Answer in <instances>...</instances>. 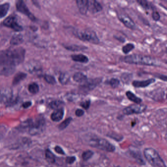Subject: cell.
I'll list each match as a JSON object with an SVG mask.
<instances>
[{
	"mask_svg": "<svg viewBox=\"0 0 167 167\" xmlns=\"http://www.w3.org/2000/svg\"><path fill=\"white\" fill-rule=\"evenodd\" d=\"M28 91H30V93L32 94H36L39 92V86L38 84L36 83H32L28 85Z\"/></svg>",
	"mask_w": 167,
	"mask_h": 167,
	"instance_id": "obj_25",
	"label": "cell"
},
{
	"mask_svg": "<svg viewBox=\"0 0 167 167\" xmlns=\"http://www.w3.org/2000/svg\"><path fill=\"white\" fill-rule=\"evenodd\" d=\"M75 35L80 40L92 44H98L100 42L99 38L97 36L95 32L92 30H77L75 32Z\"/></svg>",
	"mask_w": 167,
	"mask_h": 167,
	"instance_id": "obj_6",
	"label": "cell"
},
{
	"mask_svg": "<svg viewBox=\"0 0 167 167\" xmlns=\"http://www.w3.org/2000/svg\"><path fill=\"white\" fill-rule=\"evenodd\" d=\"M46 159L50 164H54L55 162V156L50 149H47L45 152Z\"/></svg>",
	"mask_w": 167,
	"mask_h": 167,
	"instance_id": "obj_22",
	"label": "cell"
},
{
	"mask_svg": "<svg viewBox=\"0 0 167 167\" xmlns=\"http://www.w3.org/2000/svg\"><path fill=\"white\" fill-rule=\"evenodd\" d=\"M27 74L22 72H19L14 77L12 81L13 85H16L18 84L21 81L24 80L27 77Z\"/></svg>",
	"mask_w": 167,
	"mask_h": 167,
	"instance_id": "obj_19",
	"label": "cell"
},
{
	"mask_svg": "<svg viewBox=\"0 0 167 167\" xmlns=\"http://www.w3.org/2000/svg\"><path fill=\"white\" fill-rule=\"evenodd\" d=\"M3 26L13 29L15 32H21L23 28L17 23V20L14 16L10 15L3 21Z\"/></svg>",
	"mask_w": 167,
	"mask_h": 167,
	"instance_id": "obj_8",
	"label": "cell"
},
{
	"mask_svg": "<svg viewBox=\"0 0 167 167\" xmlns=\"http://www.w3.org/2000/svg\"><path fill=\"white\" fill-rule=\"evenodd\" d=\"M94 152L91 150H87L82 154V158L84 160L87 161L92 158L93 156Z\"/></svg>",
	"mask_w": 167,
	"mask_h": 167,
	"instance_id": "obj_31",
	"label": "cell"
},
{
	"mask_svg": "<svg viewBox=\"0 0 167 167\" xmlns=\"http://www.w3.org/2000/svg\"><path fill=\"white\" fill-rule=\"evenodd\" d=\"M72 60L75 62H81L84 63H86L88 62L89 59L86 56L79 54V55H73L71 56Z\"/></svg>",
	"mask_w": 167,
	"mask_h": 167,
	"instance_id": "obj_18",
	"label": "cell"
},
{
	"mask_svg": "<svg viewBox=\"0 0 167 167\" xmlns=\"http://www.w3.org/2000/svg\"><path fill=\"white\" fill-rule=\"evenodd\" d=\"M135 48V46L133 44L128 43L124 46L122 48V51L125 55L129 54L131 51Z\"/></svg>",
	"mask_w": 167,
	"mask_h": 167,
	"instance_id": "obj_24",
	"label": "cell"
},
{
	"mask_svg": "<svg viewBox=\"0 0 167 167\" xmlns=\"http://www.w3.org/2000/svg\"><path fill=\"white\" fill-rule=\"evenodd\" d=\"M108 84L113 88H116L119 86L120 81L118 79L112 78L109 81Z\"/></svg>",
	"mask_w": 167,
	"mask_h": 167,
	"instance_id": "obj_32",
	"label": "cell"
},
{
	"mask_svg": "<svg viewBox=\"0 0 167 167\" xmlns=\"http://www.w3.org/2000/svg\"><path fill=\"white\" fill-rule=\"evenodd\" d=\"M156 81L154 79H149L145 80H134L132 84L135 88H145Z\"/></svg>",
	"mask_w": 167,
	"mask_h": 167,
	"instance_id": "obj_12",
	"label": "cell"
},
{
	"mask_svg": "<svg viewBox=\"0 0 167 167\" xmlns=\"http://www.w3.org/2000/svg\"><path fill=\"white\" fill-rule=\"evenodd\" d=\"M63 102L60 101V100H56L53 101L51 102L50 104H49V106L51 108L53 109H59V108L63 105Z\"/></svg>",
	"mask_w": 167,
	"mask_h": 167,
	"instance_id": "obj_26",
	"label": "cell"
},
{
	"mask_svg": "<svg viewBox=\"0 0 167 167\" xmlns=\"http://www.w3.org/2000/svg\"><path fill=\"white\" fill-rule=\"evenodd\" d=\"M89 144L93 147L107 152H113L115 150L114 145L106 140L100 138H93L89 141Z\"/></svg>",
	"mask_w": 167,
	"mask_h": 167,
	"instance_id": "obj_5",
	"label": "cell"
},
{
	"mask_svg": "<svg viewBox=\"0 0 167 167\" xmlns=\"http://www.w3.org/2000/svg\"><path fill=\"white\" fill-rule=\"evenodd\" d=\"M76 160V158L74 156H69L67 157L66 158V162L67 164H72L74 163L75 161Z\"/></svg>",
	"mask_w": 167,
	"mask_h": 167,
	"instance_id": "obj_37",
	"label": "cell"
},
{
	"mask_svg": "<svg viewBox=\"0 0 167 167\" xmlns=\"http://www.w3.org/2000/svg\"><path fill=\"white\" fill-rule=\"evenodd\" d=\"M76 3L80 13L84 15L86 14L88 10L89 1L77 0Z\"/></svg>",
	"mask_w": 167,
	"mask_h": 167,
	"instance_id": "obj_13",
	"label": "cell"
},
{
	"mask_svg": "<svg viewBox=\"0 0 167 167\" xmlns=\"http://www.w3.org/2000/svg\"><path fill=\"white\" fill-rule=\"evenodd\" d=\"M65 48H67L68 50L73 51H79L84 50H85L87 48L86 47H84L82 46L73 45L69 46H66Z\"/></svg>",
	"mask_w": 167,
	"mask_h": 167,
	"instance_id": "obj_28",
	"label": "cell"
},
{
	"mask_svg": "<svg viewBox=\"0 0 167 167\" xmlns=\"http://www.w3.org/2000/svg\"><path fill=\"white\" fill-rule=\"evenodd\" d=\"M123 61L126 63L136 65L158 66L160 65L159 61L152 57L140 55H132L124 57Z\"/></svg>",
	"mask_w": 167,
	"mask_h": 167,
	"instance_id": "obj_2",
	"label": "cell"
},
{
	"mask_svg": "<svg viewBox=\"0 0 167 167\" xmlns=\"http://www.w3.org/2000/svg\"><path fill=\"white\" fill-rule=\"evenodd\" d=\"M152 17L155 21H158L160 19V15L157 11L152 12Z\"/></svg>",
	"mask_w": 167,
	"mask_h": 167,
	"instance_id": "obj_35",
	"label": "cell"
},
{
	"mask_svg": "<svg viewBox=\"0 0 167 167\" xmlns=\"http://www.w3.org/2000/svg\"><path fill=\"white\" fill-rule=\"evenodd\" d=\"M156 77L160 79L161 80H163L164 81H167V75H161V74H157L154 75Z\"/></svg>",
	"mask_w": 167,
	"mask_h": 167,
	"instance_id": "obj_38",
	"label": "cell"
},
{
	"mask_svg": "<svg viewBox=\"0 0 167 167\" xmlns=\"http://www.w3.org/2000/svg\"><path fill=\"white\" fill-rule=\"evenodd\" d=\"M16 6L18 11L26 15L28 17V18L30 19L32 21H35L36 18L30 12V11L28 9V7H27V5L24 1L21 0L18 1L16 3Z\"/></svg>",
	"mask_w": 167,
	"mask_h": 167,
	"instance_id": "obj_9",
	"label": "cell"
},
{
	"mask_svg": "<svg viewBox=\"0 0 167 167\" xmlns=\"http://www.w3.org/2000/svg\"><path fill=\"white\" fill-rule=\"evenodd\" d=\"M44 78L48 84H55L56 83V80L55 77L52 75H46L44 76Z\"/></svg>",
	"mask_w": 167,
	"mask_h": 167,
	"instance_id": "obj_33",
	"label": "cell"
},
{
	"mask_svg": "<svg viewBox=\"0 0 167 167\" xmlns=\"http://www.w3.org/2000/svg\"><path fill=\"white\" fill-rule=\"evenodd\" d=\"M125 95L129 100L134 102L135 104H141V103L142 102V99L137 97V96H136L133 93L130 91H128L127 92H126Z\"/></svg>",
	"mask_w": 167,
	"mask_h": 167,
	"instance_id": "obj_17",
	"label": "cell"
},
{
	"mask_svg": "<svg viewBox=\"0 0 167 167\" xmlns=\"http://www.w3.org/2000/svg\"><path fill=\"white\" fill-rule=\"evenodd\" d=\"M102 79L99 78L87 80L86 82H84V85H82V88L85 90H91L97 87V85H99L102 82Z\"/></svg>",
	"mask_w": 167,
	"mask_h": 167,
	"instance_id": "obj_11",
	"label": "cell"
},
{
	"mask_svg": "<svg viewBox=\"0 0 167 167\" xmlns=\"http://www.w3.org/2000/svg\"><path fill=\"white\" fill-rule=\"evenodd\" d=\"M72 118H67V119H66L65 121H64L63 122H62L61 124L59 125V129H60V130H62L64 129H66V127L68 126L70 124L71 122L72 121Z\"/></svg>",
	"mask_w": 167,
	"mask_h": 167,
	"instance_id": "obj_29",
	"label": "cell"
},
{
	"mask_svg": "<svg viewBox=\"0 0 167 167\" xmlns=\"http://www.w3.org/2000/svg\"><path fill=\"white\" fill-rule=\"evenodd\" d=\"M73 79L75 81L79 83H84L87 80V77L80 72H77L74 74Z\"/></svg>",
	"mask_w": 167,
	"mask_h": 167,
	"instance_id": "obj_20",
	"label": "cell"
},
{
	"mask_svg": "<svg viewBox=\"0 0 167 167\" xmlns=\"http://www.w3.org/2000/svg\"><path fill=\"white\" fill-rule=\"evenodd\" d=\"M137 2L144 9H150V4L147 1H145V0H138L137 1Z\"/></svg>",
	"mask_w": 167,
	"mask_h": 167,
	"instance_id": "obj_34",
	"label": "cell"
},
{
	"mask_svg": "<svg viewBox=\"0 0 167 167\" xmlns=\"http://www.w3.org/2000/svg\"><path fill=\"white\" fill-rule=\"evenodd\" d=\"M23 36L21 34L14 35L12 37L10 40V43L11 45H18L23 42Z\"/></svg>",
	"mask_w": 167,
	"mask_h": 167,
	"instance_id": "obj_21",
	"label": "cell"
},
{
	"mask_svg": "<svg viewBox=\"0 0 167 167\" xmlns=\"http://www.w3.org/2000/svg\"><path fill=\"white\" fill-rule=\"evenodd\" d=\"M64 111L62 108L55 110L51 116L52 120L54 122H59L62 120L63 117Z\"/></svg>",
	"mask_w": 167,
	"mask_h": 167,
	"instance_id": "obj_16",
	"label": "cell"
},
{
	"mask_svg": "<svg viewBox=\"0 0 167 167\" xmlns=\"http://www.w3.org/2000/svg\"><path fill=\"white\" fill-rule=\"evenodd\" d=\"M102 9V6L99 2L94 0L89 1L88 10L92 13H97Z\"/></svg>",
	"mask_w": 167,
	"mask_h": 167,
	"instance_id": "obj_14",
	"label": "cell"
},
{
	"mask_svg": "<svg viewBox=\"0 0 167 167\" xmlns=\"http://www.w3.org/2000/svg\"><path fill=\"white\" fill-rule=\"evenodd\" d=\"M70 80V77L68 75L65 74V73H62L60 75L59 77V82L63 85H65L69 82Z\"/></svg>",
	"mask_w": 167,
	"mask_h": 167,
	"instance_id": "obj_27",
	"label": "cell"
},
{
	"mask_svg": "<svg viewBox=\"0 0 167 167\" xmlns=\"http://www.w3.org/2000/svg\"><path fill=\"white\" fill-rule=\"evenodd\" d=\"M90 100H85L84 102H81L80 104V106L85 109H88L90 107Z\"/></svg>",
	"mask_w": 167,
	"mask_h": 167,
	"instance_id": "obj_36",
	"label": "cell"
},
{
	"mask_svg": "<svg viewBox=\"0 0 167 167\" xmlns=\"http://www.w3.org/2000/svg\"><path fill=\"white\" fill-rule=\"evenodd\" d=\"M32 102H24L23 104H22V106L24 108H27L29 107H30V106L32 105Z\"/></svg>",
	"mask_w": 167,
	"mask_h": 167,
	"instance_id": "obj_41",
	"label": "cell"
},
{
	"mask_svg": "<svg viewBox=\"0 0 167 167\" xmlns=\"http://www.w3.org/2000/svg\"><path fill=\"white\" fill-rule=\"evenodd\" d=\"M75 115L77 117H81L82 116L84 115V112L82 109H77V110L75 111Z\"/></svg>",
	"mask_w": 167,
	"mask_h": 167,
	"instance_id": "obj_40",
	"label": "cell"
},
{
	"mask_svg": "<svg viewBox=\"0 0 167 167\" xmlns=\"http://www.w3.org/2000/svg\"><path fill=\"white\" fill-rule=\"evenodd\" d=\"M120 167V166H117V167Z\"/></svg>",
	"mask_w": 167,
	"mask_h": 167,
	"instance_id": "obj_42",
	"label": "cell"
},
{
	"mask_svg": "<svg viewBox=\"0 0 167 167\" xmlns=\"http://www.w3.org/2000/svg\"><path fill=\"white\" fill-rule=\"evenodd\" d=\"M144 157L153 167H167L165 162L157 151L151 147L144 150Z\"/></svg>",
	"mask_w": 167,
	"mask_h": 167,
	"instance_id": "obj_4",
	"label": "cell"
},
{
	"mask_svg": "<svg viewBox=\"0 0 167 167\" xmlns=\"http://www.w3.org/2000/svg\"><path fill=\"white\" fill-rule=\"evenodd\" d=\"M55 150L57 154H60L61 155H64L65 154L64 150H63V149L59 146H56L55 147Z\"/></svg>",
	"mask_w": 167,
	"mask_h": 167,
	"instance_id": "obj_39",
	"label": "cell"
},
{
	"mask_svg": "<svg viewBox=\"0 0 167 167\" xmlns=\"http://www.w3.org/2000/svg\"><path fill=\"white\" fill-rule=\"evenodd\" d=\"M119 20L127 28L131 30L135 28V23L129 15L125 14H120L118 15Z\"/></svg>",
	"mask_w": 167,
	"mask_h": 167,
	"instance_id": "obj_10",
	"label": "cell"
},
{
	"mask_svg": "<svg viewBox=\"0 0 167 167\" xmlns=\"http://www.w3.org/2000/svg\"><path fill=\"white\" fill-rule=\"evenodd\" d=\"M15 67L7 65H1L0 72L2 75L9 76L11 75L15 71Z\"/></svg>",
	"mask_w": 167,
	"mask_h": 167,
	"instance_id": "obj_15",
	"label": "cell"
},
{
	"mask_svg": "<svg viewBox=\"0 0 167 167\" xmlns=\"http://www.w3.org/2000/svg\"><path fill=\"white\" fill-rule=\"evenodd\" d=\"M9 3H5L0 5V17L1 18L5 17L7 15L9 9Z\"/></svg>",
	"mask_w": 167,
	"mask_h": 167,
	"instance_id": "obj_23",
	"label": "cell"
},
{
	"mask_svg": "<svg viewBox=\"0 0 167 167\" xmlns=\"http://www.w3.org/2000/svg\"><path fill=\"white\" fill-rule=\"evenodd\" d=\"M132 74H128V73H124L121 75V80L123 83L125 84H129L131 79Z\"/></svg>",
	"mask_w": 167,
	"mask_h": 167,
	"instance_id": "obj_30",
	"label": "cell"
},
{
	"mask_svg": "<svg viewBox=\"0 0 167 167\" xmlns=\"http://www.w3.org/2000/svg\"><path fill=\"white\" fill-rule=\"evenodd\" d=\"M45 121L43 118H39L34 122L29 119L22 123L21 129H28V133L32 135H35L42 133L45 127Z\"/></svg>",
	"mask_w": 167,
	"mask_h": 167,
	"instance_id": "obj_3",
	"label": "cell"
},
{
	"mask_svg": "<svg viewBox=\"0 0 167 167\" xmlns=\"http://www.w3.org/2000/svg\"><path fill=\"white\" fill-rule=\"evenodd\" d=\"M147 105L143 104H134L125 107L123 110L125 115H130L133 114H138L145 112L147 109Z\"/></svg>",
	"mask_w": 167,
	"mask_h": 167,
	"instance_id": "obj_7",
	"label": "cell"
},
{
	"mask_svg": "<svg viewBox=\"0 0 167 167\" xmlns=\"http://www.w3.org/2000/svg\"><path fill=\"white\" fill-rule=\"evenodd\" d=\"M25 51L23 48L7 50L1 52V65L15 67L23 62Z\"/></svg>",
	"mask_w": 167,
	"mask_h": 167,
	"instance_id": "obj_1",
	"label": "cell"
},
{
	"mask_svg": "<svg viewBox=\"0 0 167 167\" xmlns=\"http://www.w3.org/2000/svg\"><path fill=\"white\" fill-rule=\"evenodd\" d=\"M166 97H167V95H166Z\"/></svg>",
	"mask_w": 167,
	"mask_h": 167,
	"instance_id": "obj_43",
	"label": "cell"
}]
</instances>
